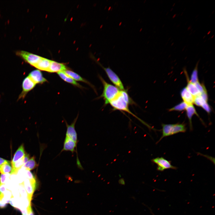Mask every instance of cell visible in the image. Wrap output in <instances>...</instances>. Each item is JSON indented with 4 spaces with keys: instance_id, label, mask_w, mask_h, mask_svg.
Listing matches in <instances>:
<instances>
[{
    "instance_id": "obj_1",
    "label": "cell",
    "mask_w": 215,
    "mask_h": 215,
    "mask_svg": "<svg viewBox=\"0 0 215 215\" xmlns=\"http://www.w3.org/2000/svg\"><path fill=\"white\" fill-rule=\"evenodd\" d=\"M132 103V101L127 91L125 90H121L116 96L111 101L109 104L114 110L126 112L136 118L148 128L152 129V127L137 117L130 110L129 108V105Z\"/></svg>"
},
{
    "instance_id": "obj_2",
    "label": "cell",
    "mask_w": 215,
    "mask_h": 215,
    "mask_svg": "<svg viewBox=\"0 0 215 215\" xmlns=\"http://www.w3.org/2000/svg\"><path fill=\"white\" fill-rule=\"evenodd\" d=\"M99 79L103 86V92L99 97L103 98L106 105L115 98L121 90L115 85L107 82L101 76H99Z\"/></svg>"
},
{
    "instance_id": "obj_3",
    "label": "cell",
    "mask_w": 215,
    "mask_h": 215,
    "mask_svg": "<svg viewBox=\"0 0 215 215\" xmlns=\"http://www.w3.org/2000/svg\"><path fill=\"white\" fill-rule=\"evenodd\" d=\"M162 135L158 142L165 137L186 131V128L184 124H162Z\"/></svg>"
},
{
    "instance_id": "obj_4",
    "label": "cell",
    "mask_w": 215,
    "mask_h": 215,
    "mask_svg": "<svg viewBox=\"0 0 215 215\" xmlns=\"http://www.w3.org/2000/svg\"><path fill=\"white\" fill-rule=\"evenodd\" d=\"M95 60L104 70L110 81L114 85L121 90H125L123 83L117 75L109 67H105L97 60Z\"/></svg>"
},
{
    "instance_id": "obj_5",
    "label": "cell",
    "mask_w": 215,
    "mask_h": 215,
    "mask_svg": "<svg viewBox=\"0 0 215 215\" xmlns=\"http://www.w3.org/2000/svg\"><path fill=\"white\" fill-rule=\"evenodd\" d=\"M16 53L25 62L34 67H35L42 58L37 55L23 50L17 51Z\"/></svg>"
},
{
    "instance_id": "obj_6",
    "label": "cell",
    "mask_w": 215,
    "mask_h": 215,
    "mask_svg": "<svg viewBox=\"0 0 215 215\" xmlns=\"http://www.w3.org/2000/svg\"><path fill=\"white\" fill-rule=\"evenodd\" d=\"M152 161L157 166V170L162 171L168 169H176L177 168L172 165L170 161L163 157H157L153 159Z\"/></svg>"
},
{
    "instance_id": "obj_7",
    "label": "cell",
    "mask_w": 215,
    "mask_h": 215,
    "mask_svg": "<svg viewBox=\"0 0 215 215\" xmlns=\"http://www.w3.org/2000/svg\"><path fill=\"white\" fill-rule=\"evenodd\" d=\"M36 84L29 76L26 77L23 80L22 87V90L19 96V99H23L27 93L32 90Z\"/></svg>"
},
{
    "instance_id": "obj_8",
    "label": "cell",
    "mask_w": 215,
    "mask_h": 215,
    "mask_svg": "<svg viewBox=\"0 0 215 215\" xmlns=\"http://www.w3.org/2000/svg\"><path fill=\"white\" fill-rule=\"evenodd\" d=\"M28 195V198L31 201L32 197L36 188V180L32 181L25 178L22 183Z\"/></svg>"
},
{
    "instance_id": "obj_9",
    "label": "cell",
    "mask_w": 215,
    "mask_h": 215,
    "mask_svg": "<svg viewBox=\"0 0 215 215\" xmlns=\"http://www.w3.org/2000/svg\"><path fill=\"white\" fill-rule=\"evenodd\" d=\"M78 115L74 119L73 122L70 125L65 122L67 127L66 136L70 138L76 143L77 142V136L75 129V125L78 118Z\"/></svg>"
},
{
    "instance_id": "obj_10",
    "label": "cell",
    "mask_w": 215,
    "mask_h": 215,
    "mask_svg": "<svg viewBox=\"0 0 215 215\" xmlns=\"http://www.w3.org/2000/svg\"><path fill=\"white\" fill-rule=\"evenodd\" d=\"M32 80L36 84H42L47 82V79L43 76L41 71L38 69L33 70L28 75Z\"/></svg>"
},
{
    "instance_id": "obj_11",
    "label": "cell",
    "mask_w": 215,
    "mask_h": 215,
    "mask_svg": "<svg viewBox=\"0 0 215 215\" xmlns=\"http://www.w3.org/2000/svg\"><path fill=\"white\" fill-rule=\"evenodd\" d=\"M180 95L183 102L188 105H193L194 97L188 91L186 87L182 90L180 92Z\"/></svg>"
},
{
    "instance_id": "obj_12",
    "label": "cell",
    "mask_w": 215,
    "mask_h": 215,
    "mask_svg": "<svg viewBox=\"0 0 215 215\" xmlns=\"http://www.w3.org/2000/svg\"><path fill=\"white\" fill-rule=\"evenodd\" d=\"M66 70V67L64 64L51 60L48 72L57 73Z\"/></svg>"
},
{
    "instance_id": "obj_13",
    "label": "cell",
    "mask_w": 215,
    "mask_h": 215,
    "mask_svg": "<svg viewBox=\"0 0 215 215\" xmlns=\"http://www.w3.org/2000/svg\"><path fill=\"white\" fill-rule=\"evenodd\" d=\"M77 143L70 138L66 136L64 140L63 147L62 151H70L73 153L75 151Z\"/></svg>"
},
{
    "instance_id": "obj_14",
    "label": "cell",
    "mask_w": 215,
    "mask_h": 215,
    "mask_svg": "<svg viewBox=\"0 0 215 215\" xmlns=\"http://www.w3.org/2000/svg\"><path fill=\"white\" fill-rule=\"evenodd\" d=\"M184 72L186 75L187 80V84L186 87L188 91L194 97L200 95L201 93L199 92L195 85L191 82L187 75V73L186 70L184 69Z\"/></svg>"
},
{
    "instance_id": "obj_15",
    "label": "cell",
    "mask_w": 215,
    "mask_h": 215,
    "mask_svg": "<svg viewBox=\"0 0 215 215\" xmlns=\"http://www.w3.org/2000/svg\"><path fill=\"white\" fill-rule=\"evenodd\" d=\"M51 61L50 60L42 57L34 67L39 70L48 72Z\"/></svg>"
},
{
    "instance_id": "obj_16",
    "label": "cell",
    "mask_w": 215,
    "mask_h": 215,
    "mask_svg": "<svg viewBox=\"0 0 215 215\" xmlns=\"http://www.w3.org/2000/svg\"><path fill=\"white\" fill-rule=\"evenodd\" d=\"M185 110L187 116L189 120L190 129L191 130L193 129L192 122V117L194 114L196 115L199 117V115L196 112V110L193 105H188Z\"/></svg>"
},
{
    "instance_id": "obj_17",
    "label": "cell",
    "mask_w": 215,
    "mask_h": 215,
    "mask_svg": "<svg viewBox=\"0 0 215 215\" xmlns=\"http://www.w3.org/2000/svg\"><path fill=\"white\" fill-rule=\"evenodd\" d=\"M59 76L64 81L76 86L79 87H83L70 77L67 75L64 71L57 73Z\"/></svg>"
},
{
    "instance_id": "obj_18",
    "label": "cell",
    "mask_w": 215,
    "mask_h": 215,
    "mask_svg": "<svg viewBox=\"0 0 215 215\" xmlns=\"http://www.w3.org/2000/svg\"><path fill=\"white\" fill-rule=\"evenodd\" d=\"M64 72L68 76L70 77L75 81H80L87 83L91 85V84L86 80L82 78L78 74L69 70H66Z\"/></svg>"
},
{
    "instance_id": "obj_19",
    "label": "cell",
    "mask_w": 215,
    "mask_h": 215,
    "mask_svg": "<svg viewBox=\"0 0 215 215\" xmlns=\"http://www.w3.org/2000/svg\"><path fill=\"white\" fill-rule=\"evenodd\" d=\"M25 154L23 145H21L15 152L11 163H13L22 159Z\"/></svg>"
},
{
    "instance_id": "obj_20",
    "label": "cell",
    "mask_w": 215,
    "mask_h": 215,
    "mask_svg": "<svg viewBox=\"0 0 215 215\" xmlns=\"http://www.w3.org/2000/svg\"><path fill=\"white\" fill-rule=\"evenodd\" d=\"M23 157L15 162L11 163L12 170L10 174H16L19 170L24 165L23 160Z\"/></svg>"
},
{
    "instance_id": "obj_21",
    "label": "cell",
    "mask_w": 215,
    "mask_h": 215,
    "mask_svg": "<svg viewBox=\"0 0 215 215\" xmlns=\"http://www.w3.org/2000/svg\"><path fill=\"white\" fill-rule=\"evenodd\" d=\"M37 164L35 161V157L33 156L25 163L23 166L26 170L29 171L34 169L36 167Z\"/></svg>"
},
{
    "instance_id": "obj_22",
    "label": "cell",
    "mask_w": 215,
    "mask_h": 215,
    "mask_svg": "<svg viewBox=\"0 0 215 215\" xmlns=\"http://www.w3.org/2000/svg\"><path fill=\"white\" fill-rule=\"evenodd\" d=\"M12 170V166L10 162L6 163L0 165V173L2 174L9 173L11 172Z\"/></svg>"
},
{
    "instance_id": "obj_23",
    "label": "cell",
    "mask_w": 215,
    "mask_h": 215,
    "mask_svg": "<svg viewBox=\"0 0 215 215\" xmlns=\"http://www.w3.org/2000/svg\"><path fill=\"white\" fill-rule=\"evenodd\" d=\"M198 62H197L196 65L192 72L191 74L190 81L192 83L195 84L199 81L198 77Z\"/></svg>"
},
{
    "instance_id": "obj_24",
    "label": "cell",
    "mask_w": 215,
    "mask_h": 215,
    "mask_svg": "<svg viewBox=\"0 0 215 215\" xmlns=\"http://www.w3.org/2000/svg\"><path fill=\"white\" fill-rule=\"evenodd\" d=\"M188 105L184 102H182L169 109L170 111H181L185 110Z\"/></svg>"
},
{
    "instance_id": "obj_25",
    "label": "cell",
    "mask_w": 215,
    "mask_h": 215,
    "mask_svg": "<svg viewBox=\"0 0 215 215\" xmlns=\"http://www.w3.org/2000/svg\"><path fill=\"white\" fill-rule=\"evenodd\" d=\"M206 102H208L206 101L200 95L194 97V103L198 106L201 107L204 103Z\"/></svg>"
},
{
    "instance_id": "obj_26",
    "label": "cell",
    "mask_w": 215,
    "mask_h": 215,
    "mask_svg": "<svg viewBox=\"0 0 215 215\" xmlns=\"http://www.w3.org/2000/svg\"><path fill=\"white\" fill-rule=\"evenodd\" d=\"M19 191L21 197L28 198V195L26 190L22 183L20 184L19 186Z\"/></svg>"
},
{
    "instance_id": "obj_27",
    "label": "cell",
    "mask_w": 215,
    "mask_h": 215,
    "mask_svg": "<svg viewBox=\"0 0 215 215\" xmlns=\"http://www.w3.org/2000/svg\"><path fill=\"white\" fill-rule=\"evenodd\" d=\"M10 174L9 173L1 174L0 176V183L5 184L7 183L8 182Z\"/></svg>"
},
{
    "instance_id": "obj_28",
    "label": "cell",
    "mask_w": 215,
    "mask_h": 215,
    "mask_svg": "<svg viewBox=\"0 0 215 215\" xmlns=\"http://www.w3.org/2000/svg\"><path fill=\"white\" fill-rule=\"evenodd\" d=\"M195 84L201 93L207 91L205 86L202 84H201L199 81Z\"/></svg>"
},
{
    "instance_id": "obj_29",
    "label": "cell",
    "mask_w": 215,
    "mask_h": 215,
    "mask_svg": "<svg viewBox=\"0 0 215 215\" xmlns=\"http://www.w3.org/2000/svg\"><path fill=\"white\" fill-rule=\"evenodd\" d=\"M24 173L26 178L32 181L36 180L35 177L30 171L26 170L24 171Z\"/></svg>"
},
{
    "instance_id": "obj_30",
    "label": "cell",
    "mask_w": 215,
    "mask_h": 215,
    "mask_svg": "<svg viewBox=\"0 0 215 215\" xmlns=\"http://www.w3.org/2000/svg\"><path fill=\"white\" fill-rule=\"evenodd\" d=\"M208 113H210L211 111V109L210 105L208 102H205L201 107Z\"/></svg>"
},
{
    "instance_id": "obj_31",
    "label": "cell",
    "mask_w": 215,
    "mask_h": 215,
    "mask_svg": "<svg viewBox=\"0 0 215 215\" xmlns=\"http://www.w3.org/2000/svg\"><path fill=\"white\" fill-rule=\"evenodd\" d=\"M7 188L5 184H1L0 183V192L3 193L7 190Z\"/></svg>"
},
{
    "instance_id": "obj_32",
    "label": "cell",
    "mask_w": 215,
    "mask_h": 215,
    "mask_svg": "<svg viewBox=\"0 0 215 215\" xmlns=\"http://www.w3.org/2000/svg\"><path fill=\"white\" fill-rule=\"evenodd\" d=\"M30 155L29 154L26 153L23 158L24 165L26 163L29 159Z\"/></svg>"
},
{
    "instance_id": "obj_33",
    "label": "cell",
    "mask_w": 215,
    "mask_h": 215,
    "mask_svg": "<svg viewBox=\"0 0 215 215\" xmlns=\"http://www.w3.org/2000/svg\"><path fill=\"white\" fill-rule=\"evenodd\" d=\"M28 215H34L33 211L31 208V205H30L27 208Z\"/></svg>"
},
{
    "instance_id": "obj_34",
    "label": "cell",
    "mask_w": 215,
    "mask_h": 215,
    "mask_svg": "<svg viewBox=\"0 0 215 215\" xmlns=\"http://www.w3.org/2000/svg\"><path fill=\"white\" fill-rule=\"evenodd\" d=\"M10 161L0 157V165L6 163H10Z\"/></svg>"
},
{
    "instance_id": "obj_35",
    "label": "cell",
    "mask_w": 215,
    "mask_h": 215,
    "mask_svg": "<svg viewBox=\"0 0 215 215\" xmlns=\"http://www.w3.org/2000/svg\"><path fill=\"white\" fill-rule=\"evenodd\" d=\"M22 214V215H28L27 212L26 208H22L20 210Z\"/></svg>"
},
{
    "instance_id": "obj_36",
    "label": "cell",
    "mask_w": 215,
    "mask_h": 215,
    "mask_svg": "<svg viewBox=\"0 0 215 215\" xmlns=\"http://www.w3.org/2000/svg\"><path fill=\"white\" fill-rule=\"evenodd\" d=\"M7 206V204H2L0 203V208H5Z\"/></svg>"
},
{
    "instance_id": "obj_37",
    "label": "cell",
    "mask_w": 215,
    "mask_h": 215,
    "mask_svg": "<svg viewBox=\"0 0 215 215\" xmlns=\"http://www.w3.org/2000/svg\"><path fill=\"white\" fill-rule=\"evenodd\" d=\"M119 183L120 184L122 185L125 184V181L123 179H120L119 181Z\"/></svg>"
}]
</instances>
